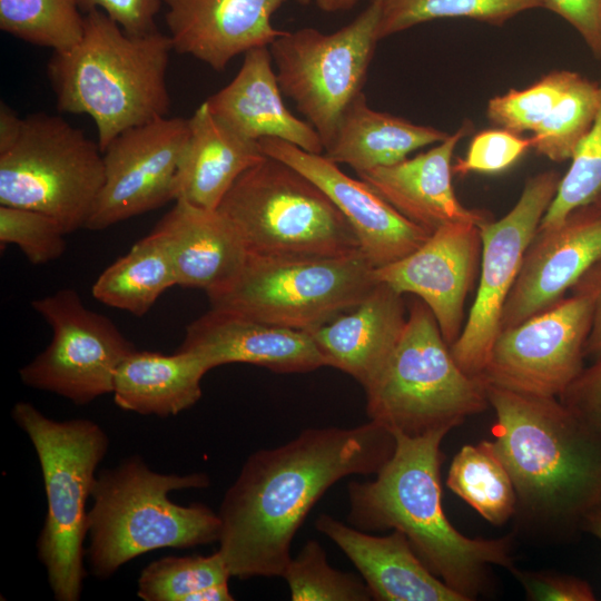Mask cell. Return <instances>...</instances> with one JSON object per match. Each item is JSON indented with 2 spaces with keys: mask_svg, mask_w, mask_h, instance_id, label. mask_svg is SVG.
<instances>
[{
  "mask_svg": "<svg viewBox=\"0 0 601 601\" xmlns=\"http://www.w3.org/2000/svg\"><path fill=\"white\" fill-rule=\"evenodd\" d=\"M394 434L370 421L313 427L250 454L220 503L221 558L231 577H282L297 530L341 479L376 474L395 450Z\"/></svg>",
  "mask_w": 601,
  "mask_h": 601,
  "instance_id": "1",
  "label": "cell"
},
{
  "mask_svg": "<svg viewBox=\"0 0 601 601\" xmlns=\"http://www.w3.org/2000/svg\"><path fill=\"white\" fill-rule=\"evenodd\" d=\"M485 386L495 413L493 443L515 489V515L556 535L582 531L601 502V435L559 397Z\"/></svg>",
  "mask_w": 601,
  "mask_h": 601,
  "instance_id": "2",
  "label": "cell"
},
{
  "mask_svg": "<svg viewBox=\"0 0 601 601\" xmlns=\"http://www.w3.org/2000/svg\"><path fill=\"white\" fill-rule=\"evenodd\" d=\"M447 428L420 436L395 433V450L367 482L348 484V523L362 531L397 530L423 563L465 601L485 589L491 566L514 568L511 539H471L442 506L441 443Z\"/></svg>",
  "mask_w": 601,
  "mask_h": 601,
  "instance_id": "3",
  "label": "cell"
},
{
  "mask_svg": "<svg viewBox=\"0 0 601 601\" xmlns=\"http://www.w3.org/2000/svg\"><path fill=\"white\" fill-rule=\"evenodd\" d=\"M171 50L158 30L134 36L99 9L85 13L80 41L53 51L47 66L57 108L90 116L104 151L122 131L166 117Z\"/></svg>",
  "mask_w": 601,
  "mask_h": 601,
  "instance_id": "4",
  "label": "cell"
},
{
  "mask_svg": "<svg viewBox=\"0 0 601 601\" xmlns=\"http://www.w3.org/2000/svg\"><path fill=\"white\" fill-rule=\"evenodd\" d=\"M205 473L165 474L132 455L97 473L87 514V555L92 574L105 580L144 553L218 542L220 519L203 504L179 505L168 494L205 489Z\"/></svg>",
  "mask_w": 601,
  "mask_h": 601,
  "instance_id": "5",
  "label": "cell"
},
{
  "mask_svg": "<svg viewBox=\"0 0 601 601\" xmlns=\"http://www.w3.org/2000/svg\"><path fill=\"white\" fill-rule=\"evenodd\" d=\"M11 415L30 439L43 479L47 514L37 540L38 558L55 599L78 601L86 578V504L109 439L91 420L56 421L28 402L16 403Z\"/></svg>",
  "mask_w": 601,
  "mask_h": 601,
  "instance_id": "6",
  "label": "cell"
},
{
  "mask_svg": "<svg viewBox=\"0 0 601 601\" xmlns=\"http://www.w3.org/2000/svg\"><path fill=\"white\" fill-rule=\"evenodd\" d=\"M365 393L370 421L408 436L451 431L490 406L484 381L459 366L418 297L410 302L401 338Z\"/></svg>",
  "mask_w": 601,
  "mask_h": 601,
  "instance_id": "7",
  "label": "cell"
},
{
  "mask_svg": "<svg viewBox=\"0 0 601 601\" xmlns=\"http://www.w3.org/2000/svg\"><path fill=\"white\" fill-rule=\"evenodd\" d=\"M217 209L249 255L333 257L361 252L352 226L328 196L273 157L243 173Z\"/></svg>",
  "mask_w": 601,
  "mask_h": 601,
  "instance_id": "8",
  "label": "cell"
},
{
  "mask_svg": "<svg viewBox=\"0 0 601 601\" xmlns=\"http://www.w3.org/2000/svg\"><path fill=\"white\" fill-rule=\"evenodd\" d=\"M362 252L333 257L249 255L225 288L207 294L210 307L309 332L357 305L377 280Z\"/></svg>",
  "mask_w": 601,
  "mask_h": 601,
  "instance_id": "9",
  "label": "cell"
},
{
  "mask_svg": "<svg viewBox=\"0 0 601 601\" xmlns=\"http://www.w3.org/2000/svg\"><path fill=\"white\" fill-rule=\"evenodd\" d=\"M104 181L99 144L59 116H27L0 152V205L43 213L66 235L86 228Z\"/></svg>",
  "mask_w": 601,
  "mask_h": 601,
  "instance_id": "10",
  "label": "cell"
},
{
  "mask_svg": "<svg viewBox=\"0 0 601 601\" xmlns=\"http://www.w3.org/2000/svg\"><path fill=\"white\" fill-rule=\"evenodd\" d=\"M381 14L382 3L371 2L333 33L314 28L283 31L269 45L283 95L318 132L324 150L344 110L362 91L378 41Z\"/></svg>",
  "mask_w": 601,
  "mask_h": 601,
  "instance_id": "11",
  "label": "cell"
},
{
  "mask_svg": "<svg viewBox=\"0 0 601 601\" xmlns=\"http://www.w3.org/2000/svg\"><path fill=\"white\" fill-rule=\"evenodd\" d=\"M52 329L49 345L20 371L21 382L83 405L110 394L120 363L136 348L77 290L62 288L31 302Z\"/></svg>",
  "mask_w": 601,
  "mask_h": 601,
  "instance_id": "12",
  "label": "cell"
},
{
  "mask_svg": "<svg viewBox=\"0 0 601 601\" xmlns=\"http://www.w3.org/2000/svg\"><path fill=\"white\" fill-rule=\"evenodd\" d=\"M561 177L556 170L530 176L512 209L480 226V284L463 329L450 346L455 362L471 376L480 377L487 363L505 300Z\"/></svg>",
  "mask_w": 601,
  "mask_h": 601,
  "instance_id": "13",
  "label": "cell"
},
{
  "mask_svg": "<svg viewBox=\"0 0 601 601\" xmlns=\"http://www.w3.org/2000/svg\"><path fill=\"white\" fill-rule=\"evenodd\" d=\"M591 322L589 296L572 292L516 326L501 329L480 377L514 392L559 397L584 368Z\"/></svg>",
  "mask_w": 601,
  "mask_h": 601,
  "instance_id": "14",
  "label": "cell"
},
{
  "mask_svg": "<svg viewBox=\"0 0 601 601\" xmlns=\"http://www.w3.org/2000/svg\"><path fill=\"white\" fill-rule=\"evenodd\" d=\"M189 119L161 117L131 127L102 151L105 181L86 229L104 230L176 198Z\"/></svg>",
  "mask_w": 601,
  "mask_h": 601,
  "instance_id": "15",
  "label": "cell"
},
{
  "mask_svg": "<svg viewBox=\"0 0 601 601\" xmlns=\"http://www.w3.org/2000/svg\"><path fill=\"white\" fill-rule=\"evenodd\" d=\"M601 260V197L538 228L505 300L500 331L516 326L565 296Z\"/></svg>",
  "mask_w": 601,
  "mask_h": 601,
  "instance_id": "16",
  "label": "cell"
},
{
  "mask_svg": "<svg viewBox=\"0 0 601 601\" xmlns=\"http://www.w3.org/2000/svg\"><path fill=\"white\" fill-rule=\"evenodd\" d=\"M480 226L452 223L433 231L410 255L374 269L377 282L400 294H413L433 313L451 346L460 336L464 306L481 262Z\"/></svg>",
  "mask_w": 601,
  "mask_h": 601,
  "instance_id": "17",
  "label": "cell"
},
{
  "mask_svg": "<svg viewBox=\"0 0 601 601\" xmlns=\"http://www.w3.org/2000/svg\"><path fill=\"white\" fill-rule=\"evenodd\" d=\"M263 152L284 161L316 184L352 226L364 257L376 269L417 249L432 233L410 221L362 179L341 170L322 154L276 138L258 141Z\"/></svg>",
  "mask_w": 601,
  "mask_h": 601,
  "instance_id": "18",
  "label": "cell"
},
{
  "mask_svg": "<svg viewBox=\"0 0 601 601\" xmlns=\"http://www.w3.org/2000/svg\"><path fill=\"white\" fill-rule=\"evenodd\" d=\"M178 349L198 355L210 370L245 363L276 373H307L326 366L308 332L211 307L187 326Z\"/></svg>",
  "mask_w": 601,
  "mask_h": 601,
  "instance_id": "19",
  "label": "cell"
},
{
  "mask_svg": "<svg viewBox=\"0 0 601 601\" xmlns=\"http://www.w3.org/2000/svg\"><path fill=\"white\" fill-rule=\"evenodd\" d=\"M287 0H162L173 48L216 71L254 48L269 47L283 33L273 27Z\"/></svg>",
  "mask_w": 601,
  "mask_h": 601,
  "instance_id": "20",
  "label": "cell"
},
{
  "mask_svg": "<svg viewBox=\"0 0 601 601\" xmlns=\"http://www.w3.org/2000/svg\"><path fill=\"white\" fill-rule=\"evenodd\" d=\"M472 128V122L465 121L427 151L357 176L405 218L430 233L460 221L481 226L493 219L491 213L462 205L452 185L454 150Z\"/></svg>",
  "mask_w": 601,
  "mask_h": 601,
  "instance_id": "21",
  "label": "cell"
},
{
  "mask_svg": "<svg viewBox=\"0 0 601 601\" xmlns=\"http://www.w3.org/2000/svg\"><path fill=\"white\" fill-rule=\"evenodd\" d=\"M151 231L168 253L177 285L201 288L206 294L228 286L248 256L225 215L185 200H175Z\"/></svg>",
  "mask_w": 601,
  "mask_h": 601,
  "instance_id": "22",
  "label": "cell"
},
{
  "mask_svg": "<svg viewBox=\"0 0 601 601\" xmlns=\"http://www.w3.org/2000/svg\"><path fill=\"white\" fill-rule=\"evenodd\" d=\"M406 318L403 295L377 282L357 305L308 333L326 366L351 375L365 390L392 355Z\"/></svg>",
  "mask_w": 601,
  "mask_h": 601,
  "instance_id": "23",
  "label": "cell"
},
{
  "mask_svg": "<svg viewBox=\"0 0 601 601\" xmlns=\"http://www.w3.org/2000/svg\"><path fill=\"white\" fill-rule=\"evenodd\" d=\"M282 93L269 47H258L244 53L235 78L205 104L219 121L246 139L276 138L322 154L318 132L286 108Z\"/></svg>",
  "mask_w": 601,
  "mask_h": 601,
  "instance_id": "24",
  "label": "cell"
},
{
  "mask_svg": "<svg viewBox=\"0 0 601 601\" xmlns=\"http://www.w3.org/2000/svg\"><path fill=\"white\" fill-rule=\"evenodd\" d=\"M315 528L355 565L372 600L465 601L423 563L407 538L397 530L375 536L328 514H321Z\"/></svg>",
  "mask_w": 601,
  "mask_h": 601,
  "instance_id": "25",
  "label": "cell"
},
{
  "mask_svg": "<svg viewBox=\"0 0 601 601\" xmlns=\"http://www.w3.org/2000/svg\"><path fill=\"white\" fill-rule=\"evenodd\" d=\"M190 136L176 179L175 200L217 209L237 178L266 155L219 121L203 102L189 118Z\"/></svg>",
  "mask_w": 601,
  "mask_h": 601,
  "instance_id": "26",
  "label": "cell"
},
{
  "mask_svg": "<svg viewBox=\"0 0 601 601\" xmlns=\"http://www.w3.org/2000/svg\"><path fill=\"white\" fill-rule=\"evenodd\" d=\"M208 371V364L190 352L166 355L135 349L116 371L114 400L119 408L141 415H177L200 400Z\"/></svg>",
  "mask_w": 601,
  "mask_h": 601,
  "instance_id": "27",
  "label": "cell"
},
{
  "mask_svg": "<svg viewBox=\"0 0 601 601\" xmlns=\"http://www.w3.org/2000/svg\"><path fill=\"white\" fill-rule=\"evenodd\" d=\"M450 134L372 109L361 91L344 110L325 156L346 164L356 174L400 162L422 147L439 144Z\"/></svg>",
  "mask_w": 601,
  "mask_h": 601,
  "instance_id": "28",
  "label": "cell"
},
{
  "mask_svg": "<svg viewBox=\"0 0 601 601\" xmlns=\"http://www.w3.org/2000/svg\"><path fill=\"white\" fill-rule=\"evenodd\" d=\"M175 285L168 253L150 231L98 276L91 293L107 306L144 316L159 296Z\"/></svg>",
  "mask_w": 601,
  "mask_h": 601,
  "instance_id": "29",
  "label": "cell"
},
{
  "mask_svg": "<svg viewBox=\"0 0 601 601\" xmlns=\"http://www.w3.org/2000/svg\"><path fill=\"white\" fill-rule=\"evenodd\" d=\"M446 485L493 525L515 515V489L493 441L461 447L449 469Z\"/></svg>",
  "mask_w": 601,
  "mask_h": 601,
  "instance_id": "30",
  "label": "cell"
},
{
  "mask_svg": "<svg viewBox=\"0 0 601 601\" xmlns=\"http://www.w3.org/2000/svg\"><path fill=\"white\" fill-rule=\"evenodd\" d=\"M77 0H0V29L26 42L61 52L83 35Z\"/></svg>",
  "mask_w": 601,
  "mask_h": 601,
  "instance_id": "31",
  "label": "cell"
},
{
  "mask_svg": "<svg viewBox=\"0 0 601 601\" xmlns=\"http://www.w3.org/2000/svg\"><path fill=\"white\" fill-rule=\"evenodd\" d=\"M600 98V82L578 73L563 97L533 132L532 148L555 162L571 159L594 122Z\"/></svg>",
  "mask_w": 601,
  "mask_h": 601,
  "instance_id": "32",
  "label": "cell"
},
{
  "mask_svg": "<svg viewBox=\"0 0 601 601\" xmlns=\"http://www.w3.org/2000/svg\"><path fill=\"white\" fill-rule=\"evenodd\" d=\"M535 8H543L541 0H386L377 37L381 40L439 18H469L497 26Z\"/></svg>",
  "mask_w": 601,
  "mask_h": 601,
  "instance_id": "33",
  "label": "cell"
},
{
  "mask_svg": "<svg viewBox=\"0 0 601 601\" xmlns=\"http://www.w3.org/2000/svg\"><path fill=\"white\" fill-rule=\"evenodd\" d=\"M230 578L218 551L208 556H164L141 571L137 595L144 601H189L196 592Z\"/></svg>",
  "mask_w": 601,
  "mask_h": 601,
  "instance_id": "34",
  "label": "cell"
},
{
  "mask_svg": "<svg viewBox=\"0 0 601 601\" xmlns=\"http://www.w3.org/2000/svg\"><path fill=\"white\" fill-rule=\"evenodd\" d=\"M293 601H368L372 595L364 581L352 573L333 569L315 540H308L290 558L282 575Z\"/></svg>",
  "mask_w": 601,
  "mask_h": 601,
  "instance_id": "35",
  "label": "cell"
},
{
  "mask_svg": "<svg viewBox=\"0 0 601 601\" xmlns=\"http://www.w3.org/2000/svg\"><path fill=\"white\" fill-rule=\"evenodd\" d=\"M578 72L554 70L531 86L491 98L486 117L497 128L521 135L534 132L566 92Z\"/></svg>",
  "mask_w": 601,
  "mask_h": 601,
  "instance_id": "36",
  "label": "cell"
},
{
  "mask_svg": "<svg viewBox=\"0 0 601 601\" xmlns=\"http://www.w3.org/2000/svg\"><path fill=\"white\" fill-rule=\"evenodd\" d=\"M601 91V82H600ZM601 197V98L594 122L578 145L539 228L560 223L572 209Z\"/></svg>",
  "mask_w": 601,
  "mask_h": 601,
  "instance_id": "37",
  "label": "cell"
},
{
  "mask_svg": "<svg viewBox=\"0 0 601 601\" xmlns=\"http://www.w3.org/2000/svg\"><path fill=\"white\" fill-rule=\"evenodd\" d=\"M65 231L48 215L0 205V246L17 245L32 265L59 258L66 250Z\"/></svg>",
  "mask_w": 601,
  "mask_h": 601,
  "instance_id": "38",
  "label": "cell"
},
{
  "mask_svg": "<svg viewBox=\"0 0 601 601\" xmlns=\"http://www.w3.org/2000/svg\"><path fill=\"white\" fill-rule=\"evenodd\" d=\"M532 147V136L523 138L501 128L482 130L473 136L465 156L453 162L452 171L459 177L472 173H501L513 166Z\"/></svg>",
  "mask_w": 601,
  "mask_h": 601,
  "instance_id": "39",
  "label": "cell"
},
{
  "mask_svg": "<svg viewBox=\"0 0 601 601\" xmlns=\"http://www.w3.org/2000/svg\"><path fill=\"white\" fill-rule=\"evenodd\" d=\"M529 600L533 601H594L591 584L578 577L551 571L511 570Z\"/></svg>",
  "mask_w": 601,
  "mask_h": 601,
  "instance_id": "40",
  "label": "cell"
},
{
  "mask_svg": "<svg viewBox=\"0 0 601 601\" xmlns=\"http://www.w3.org/2000/svg\"><path fill=\"white\" fill-rule=\"evenodd\" d=\"M559 398L584 424L601 435V357L584 366Z\"/></svg>",
  "mask_w": 601,
  "mask_h": 601,
  "instance_id": "41",
  "label": "cell"
},
{
  "mask_svg": "<svg viewBox=\"0 0 601 601\" xmlns=\"http://www.w3.org/2000/svg\"><path fill=\"white\" fill-rule=\"evenodd\" d=\"M85 13L99 9L127 33L144 36L157 30L155 18L162 0H77Z\"/></svg>",
  "mask_w": 601,
  "mask_h": 601,
  "instance_id": "42",
  "label": "cell"
},
{
  "mask_svg": "<svg viewBox=\"0 0 601 601\" xmlns=\"http://www.w3.org/2000/svg\"><path fill=\"white\" fill-rule=\"evenodd\" d=\"M582 37L597 59H601V0H541Z\"/></svg>",
  "mask_w": 601,
  "mask_h": 601,
  "instance_id": "43",
  "label": "cell"
},
{
  "mask_svg": "<svg viewBox=\"0 0 601 601\" xmlns=\"http://www.w3.org/2000/svg\"><path fill=\"white\" fill-rule=\"evenodd\" d=\"M571 292L585 294L592 304V322L584 345V358L593 362L601 357V260L578 279Z\"/></svg>",
  "mask_w": 601,
  "mask_h": 601,
  "instance_id": "44",
  "label": "cell"
},
{
  "mask_svg": "<svg viewBox=\"0 0 601 601\" xmlns=\"http://www.w3.org/2000/svg\"><path fill=\"white\" fill-rule=\"evenodd\" d=\"M23 126L20 118L8 105H0V152L10 148L19 138Z\"/></svg>",
  "mask_w": 601,
  "mask_h": 601,
  "instance_id": "45",
  "label": "cell"
},
{
  "mask_svg": "<svg viewBox=\"0 0 601 601\" xmlns=\"http://www.w3.org/2000/svg\"><path fill=\"white\" fill-rule=\"evenodd\" d=\"M582 531H587L601 541V502L585 516Z\"/></svg>",
  "mask_w": 601,
  "mask_h": 601,
  "instance_id": "46",
  "label": "cell"
},
{
  "mask_svg": "<svg viewBox=\"0 0 601 601\" xmlns=\"http://www.w3.org/2000/svg\"><path fill=\"white\" fill-rule=\"evenodd\" d=\"M316 6L326 12H336L353 8L358 0H314Z\"/></svg>",
  "mask_w": 601,
  "mask_h": 601,
  "instance_id": "47",
  "label": "cell"
},
{
  "mask_svg": "<svg viewBox=\"0 0 601 601\" xmlns=\"http://www.w3.org/2000/svg\"><path fill=\"white\" fill-rule=\"evenodd\" d=\"M294 1H296V2H298L300 4H309L314 0H294Z\"/></svg>",
  "mask_w": 601,
  "mask_h": 601,
  "instance_id": "48",
  "label": "cell"
},
{
  "mask_svg": "<svg viewBox=\"0 0 601 601\" xmlns=\"http://www.w3.org/2000/svg\"><path fill=\"white\" fill-rule=\"evenodd\" d=\"M386 0H370V2H378V3H384Z\"/></svg>",
  "mask_w": 601,
  "mask_h": 601,
  "instance_id": "49",
  "label": "cell"
}]
</instances>
